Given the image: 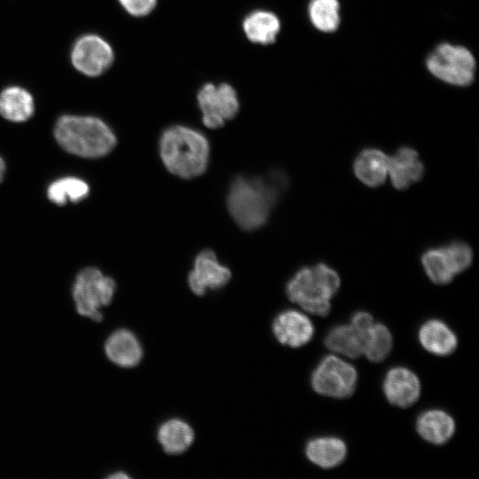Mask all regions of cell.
<instances>
[{"instance_id": "ac0fdd59", "label": "cell", "mask_w": 479, "mask_h": 479, "mask_svg": "<svg viewBox=\"0 0 479 479\" xmlns=\"http://www.w3.org/2000/svg\"><path fill=\"white\" fill-rule=\"evenodd\" d=\"M416 429L428 443L444 444L452 436L455 423L452 416L442 410H428L418 417Z\"/></svg>"}, {"instance_id": "4dcf8cb0", "label": "cell", "mask_w": 479, "mask_h": 479, "mask_svg": "<svg viewBox=\"0 0 479 479\" xmlns=\"http://www.w3.org/2000/svg\"><path fill=\"white\" fill-rule=\"evenodd\" d=\"M110 478H128L129 476L126 474H123L122 472H119L118 474L115 473L109 476Z\"/></svg>"}, {"instance_id": "7402d4cb", "label": "cell", "mask_w": 479, "mask_h": 479, "mask_svg": "<svg viewBox=\"0 0 479 479\" xmlns=\"http://www.w3.org/2000/svg\"><path fill=\"white\" fill-rule=\"evenodd\" d=\"M365 336L349 325H339L333 327L326 335V347L350 358L363 354Z\"/></svg>"}, {"instance_id": "4fadbf2b", "label": "cell", "mask_w": 479, "mask_h": 479, "mask_svg": "<svg viewBox=\"0 0 479 479\" xmlns=\"http://www.w3.org/2000/svg\"><path fill=\"white\" fill-rule=\"evenodd\" d=\"M388 401L400 408L413 404L420 394V383L414 373L402 366L391 368L383 381Z\"/></svg>"}, {"instance_id": "d6986e66", "label": "cell", "mask_w": 479, "mask_h": 479, "mask_svg": "<svg viewBox=\"0 0 479 479\" xmlns=\"http://www.w3.org/2000/svg\"><path fill=\"white\" fill-rule=\"evenodd\" d=\"M310 461L322 468H332L343 462L347 454L345 443L334 436L316 437L305 447Z\"/></svg>"}, {"instance_id": "e0dca14e", "label": "cell", "mask_w": 479, "mask_h": 479, "mask_svg": "<svg viewBox=\"0 0 479 479\" xmlns=\"http://www.w3.org/2000/svg\"><path fill=\"white\" fill-rule=\"evenodd\" d=\"M35 102L32 94L23 87L13 85L0 93V114L13 122H23L32 117Z\"/></svg>"}, {"instance_id": "603a6c76", "label": "cell", "mask_w": 479, "mask_h": 479, "mask_svg": "<svg viewBox=\"0 0 479 479\" xmlns=\"http://www.w3.org/2000/svg\"><path fill=\"white\" fill-rule=\"evenodd\" d=\"M157 436L167 453L178 454L186 451L192 444L194 433L184 420L172 419L161 425Z\"/></svg>"}, {"instance_id": "277c9868", "label": "cell", "mask_w": 479, "mask_h": 479, "mask_svg": "<svg viewBox=\"0 0 479 479\" xmlns=\"http://www.w3.org/2000/svg\"><path fill=\"white\" fill-rule=\"evenodd\" d=\"M340 278L324 263L300 269L287 282V294L307 312L326 317L331 310V298L337 293Z\"/></svg>"}, {"instance_id": "f1b7e54d", "label": "cell", "mask_w": 479, "mask_h": 479, "mask_svg": "<svg viewBox=\"0 0 479 479\" xmlns=\"http://www.w3.org/2000/svg\"><path fill=\"white\" fill-rule=\"evenodd\" d=\"M350 325L365 336L367 331L373 325V318L369 313L359 311L352 316Z\"/></svg>"}, {"instance_id": "30bf717a", "label": "cell", "mask_w": 479, "mask_h": 479, "mask_svg": "<svg viewBox=\"0 0 479 479\" xmlns=\"http://www.w3.org/2000/svg\"><path fill=\"white\" fill-rule=\"evenodd\" d=\"M231 276L230 269L220 263L212 250L206 249L194 258L192 269L188 274V285L194 294L203 295L208 289L224 287Z\"/></svg>"}, {"instance_id": "9a60e30c", "label": "cell", "mask_w": 479, "mask_h": 479, "mask_svg": "<svg viewBox=\"0 0 479 479\" xmlns=\"http://www.w3.org/2000/svg\"><path fill=\"white\" fill-rule=\"evenodd\" d=\"M105 350L113 363L122 367L137 365L143 355L137 338L127 329L114 332L106 342Z\"/></svg>"}, {"instance_id": "44dd1931", "label": "cell", "mask_w": 479, "mask_h": 479, "mask_svg": "<svg viewBox=\"0 0 479 479\" xmlns=\"http://www.w3.org/2000/svg\"><path fill=\"white\" fill-rule=\"evenodd\" d=\"M306 15L315 30L322 34H333L341 24V3L339 0H309Z\"/></svg>"}, {"instance_id": "d4e9b609", "label": "cell", "mask_w": 479, "mask_h": 479, "mask_svg": "<svg viewBox=\"0 0 479 479\" xmlns=\"http://www.w3.org/2000/svg\"><path fill=\"white\" fill-rule=\"evenodd\" d=\"M422 263L426 273L436 284H447L456 275L444 247L431 248L424 253Z\"/></svg>"}, {"instance_id": "4316f807", "label": "cell", "mask_w": 479, "mask_h": 479, "mask_svg": "<svg viewBox=\"0 0 479 479\" xmlns=\"http://www.w3.org/2000/svg\"><path fill=\"white\" fill-rule=\"evenodd\" d=\"M455 274L468 268L472 262L471 248L465 243L455 241L444 247Z\"/></svg>"}, {"instance_id": "2e32d148", "label": "cell", "mask_w": 479, "mask_h": 479, "mask_svg": "<svg viewBox=\"0 0 479 479\" xmlns=\"http://www.w3.org/2000/svg\"><path fill=\"white\" fill-rule=\"evenodd\" d=\"M419 340L426 350L437 356L452 354L458 345L453 331L438 319H430L420 326Z\"/></svg>"}, {"instance_id": "83f0119b", "label": "cell", "mask_w": 479, "mask_h": 479, "mask_svg": "<svg viewBox=\"0 0 479 479\" xmlns=\"http://www.w3.org/2000/svg\"><path fill=\"white\" fill-rule=\"evenodd\" d=\"M123 11L130 17L143 19L150 16L157 8L159 0H117Z\"/></svg>"}, {"instance_id": "9c48e42d", "label": "cell", "mask_w": 479, "mask_h": 479, "mask_svg": "<svg viewBox=\"0 0 479 479\" xmlns=\"http://www.w3.org/2000/svg\"><path fill=\"white\" fill-rule=\"evenodd\" d=\"M70 59L73 67L89 77L106 73L114 62V51L111 44L97 34H85L75 40Z\"/></svg>"}, {"instance_id": "7c38bea8", "label": "cell", "mask_w": 479, "mask_h": 479, "mask_svg": "<svg viewBox=\"0 0 479 479\" xmlns=\"http://www.w3.org/2000/svg\"><path fill=\"white\" fill-rule=\"evenodd\" d=\"M272 330L280 343L292 348L307 344L314 334L309 318L294 310L280 312L273 320Z\"/></svg>"}, {"instance_id": "cb8c5ba5", "label": "cell", "mask_w": 479, "mask_h": 479, "mask_svg": "<svg viewBox=\"0 0 479 479\" xmlns=\"http://www.w3.org/2000/svg\"><path fill=\"white\" fill-rule=\"evenodd\" d=\"M90 192L88 184L81 178L66 177L53 181L47 188L48 199L63 206L67 202L76 203L85 199Z\"/></svg>"}, {"instance_id": "ba28073f", "label": "cell", "mask_w": 479, "mask_h": 479, "mask_svg": "<svg viewBox=\"0 0 479 479\" xmlns=\"http://www.w3.org/2000/svg\"><path fill=\"white\" fill-rule=\"evenodd\" d=\"M355 367L342 359L328 355L318 363L311 375V386L319 395L334 398L350 397L357 386Z\"/></svg>"}, {"instance_id": "7a4b0ae2", "label": "cell", "mask_w": 479, "mask_h": 479, "mask_svg": "<svg viewBox=\"0 0 479 479\" xmlns=\"http://www.w3.org/2000/svg\"><path fill=\"white\" fill-rule=\"evenodd\" d=\"M164 167L174 176L192 179L202 175L209 162L210 145L199 130L185 124L167 127L159 139Z\"/></svg>"}, {"instance_id": "ffe728a7", "label": "cell", "mask_w": 479, "mask_h": 479, "mask_svg": "<svg viewBox=\"0 0 479 479\" xmlns=\"http://www.w3.org/2000/svg\"><path fill=\"white\" fill-rule=\"evenodd\" d=\"M389 158L373 148L362 151L354 162V172L357 178L368 186L381 185L388 173Z\"/></svg>"}, {"instance_id": "5b68a950", "label": "cell", "mask_w": 479, "mask_h": 479, "mask_svg": "<svg viewBox=\"0 0 479 479\" xmlns=\"http://www.w3.org/2000/svg\"><path fill=\"white\" fill-rule=\"evenodd\" d=\"M424 64L433 78L449 86L468 87L475 78V56L460 43L447 41L436 43L427 54Z\"/></svg>"}, {"instance_id": "484cf974", "label": "cell", "mask_w": 479, "mask_h": 479, "mask_svg": "<svg viewBox=\"0 0 479 479\" xmlns=\"http://www.w3.org/2000/svg\"><path fill=\"white\" fill-rule=\"evenodd\" d=\"M392 335L386 326L373 323L365 336L363 354L373 362H381L389 354Z\"/></svg>"}, {"instance_id": "8992f818", "label": "cell", "mask_w": 479, "mask_h": 479, "mask_svg": "<svg viewBox=\"0 0 479 479\" xmlns=\"http://www.w3.org/2000/svg\"><path fill=\"white\" fill-rule=\"evenodd\" d=\"M196 105L203 125L209 130L224 127L240 109L236 88L228 82H206L196 91Z\"/></svg>"}, {"instance_id": "8fae6325", "label": "cell", "mask_w": 479, "mask_h": 479, "mask_svg": "<svg viewBox=\"0 0 479 479\" xmlns=\"http://www.w3.org/2000/svg\"><path fill=\"white\" fill-rule=\"evenodd\" d=\"M240 28L251 44L271 47L282 31V20L273 9L256 8L244 15Z\"/></svg>"}, {"instance_id": "3957f363", "label": "cell", "mask_w": 479, "mask_h": 479, "mask_svg": "<svg viewBox=\"0 0 479 479\" xmlns=\"http://www.w3.org/2000/svg\"><path fill=\"white\" fill-rule=\"evenodd\" d=\"M54 137L67 153L83 158H100L116 145L114 132L100 118L65 114L54 126Z\"/></svg>"}, {"instance_id": "52a82bcc", "label": "cell", "mask_w": 479, "mask_h": 479, "mask_svg": "<svg viewBox=\"0 0 479 479\" xmlns=\"http://www.w3.org/2000/svg\"><path fill=\"white\" fill-rule=\"evenodd\" d=\"M116 289L114 280L98 269L87 267L75 277L72 294L78 313L99 322L103 315L99 310L111 303Z\"/></svg>"}, {"instance_id": "6da1fadb", "label": "cell", "mask_w": 479, "mask_h": 479, "mask_svg": "<svg viewBox=\"0 0 479 479\" xmlns=\"http://www.w3.org/2000/svg\"><path fill=\"white\" fill-rule=\"evenodd\" d=\"M284 184L280 174H271L267 178L237 177L226 199L231 216L244 230L261 227L266 223Z\"/></svg>"}, {"instance_id": "5bb4252c", "label": "cell", "mask_w": 479, "mask_h": 479, "mask_svg": "<svg viewBox=\"0 0 479 479\" xmlns=\"http://www.w3.org/2000/svg\"><path fill=\"white\" fill-rule=\"evenodd\" d=\"M388 172L395 188L402 190L421 178L423 165L415 150L402 147L389 158Z\"/></svg>"}, {"instance_id": "f546056e", "label": "cell", "mask_w": 479, "mask_h": 479, "mask_svg": "<svg viewBox=\"0 0 479 479\" xmlns=\"http://www.w3.org/2000/svg\"><path fill=\"white\" fill-rule=\"evenodd\" d=\"M5 162L4 159L0 156V183L2 182L4 173H5Z\"/></svg>"}]
</instances>
